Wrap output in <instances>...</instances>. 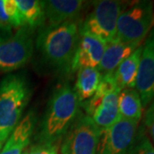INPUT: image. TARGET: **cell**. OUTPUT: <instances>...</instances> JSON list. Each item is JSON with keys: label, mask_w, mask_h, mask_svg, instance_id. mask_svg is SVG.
Masks as SVG:
<instances>
[{"label": "cell", "mask_w": 154, "mask_h": 154, "mask_svg": "<svg viewBox=\"0 0 154 154\" xmlns=\"http://www.w3.org/2000/svg\"><path fill=\"white\" fill-rule=\"evenodd\" d=\"M107 43L92 34L80 33L72 63V73L82 68H98Z\"/></svg>", "instance_id": "cell-10"}, {"label": "cell", "mask_w": 154, "mask_h": 154, "mask_svg": "<svg viewBox=\"0 0 154 154\" xmlns=\"http://www.w3.org/2000/svg\"><path fill=\"white\" fill-rule=\"evenodd\" d=\"M86 3L82 0L44 1L45 22L46 26L55 27L79 19Z\"/></svg>", "instance_id": "cell-11"}, {"label": "cell", "mask_w": 154, "mask_h": 154, "mask_svg": "<svg viewBox=\"0 0 154 154\" xmlns=\"http://www.w3.org/2000/svg\"><path fill=\"white\" fill-rule=\"evenodd\" d=\"M133 154H154V147L146 135L140 134L137 146Z\"/></svg>", "instance_id": "cell-22"}, {"label": "cell", "mask_w": 154, "mask_h": 154, "mask_svg": "<svg viewBox=\"0 0 154 154\" xmlns=\"http://www.w3.org/2000/svg\"><path fill=\"white\" fill-rule=\"evenodd\" d=\"M142 103L140 94L134 88L122 90L118 96V110L121 118L140 122L142 116Z\"/></svg>", "instance_id": "cell-17"}, {"label": "cell", "mask_w": 154, "mask_h": 154, "mask_svg": "<svg viewBox=\"0 0 154 154\" xmlns=\"http://www.w3.org/2000/svg\"><path fill=\"white\" fill-rule=\"evenodd\" d=\"M154 24L153 5L140 1L120 14L116 24V39L125 44H141Z\"/></svg>", "instance_id": "cell-4"}, {"label": "cell", "mask_w": 154, "mask_h": 154, "mask_svg": "<svg viewBox=\"0 0 154 154\" xmlns=\"http://www.w3.org/2000/svg\"><path fill=\"white\" fill-rule=\"evenodd\" d=\"M81 103L75 89L64 84L57 88L49 99L41 120L38 143H60L80 114Z\"/></svg>", "instance_id": "cell-2"}, {"label": "cell", "mask_w": 154, "mask_h": 154, "mask_svg": "<svg viewBox=\"0 0 154 154\" xmlns=\"http://www.w3.org/2000/svg\"><path fill=\"white\" fill-rule=\"evenodd\" d=\"M80 23L69 22L38 29L36 47L45 63L63 75L72 73V63L80 38Z\"/></svg>", "instance_id": "cell-1"}, {"label": "cell", "mask_w": 154, "mask_h": 154, "mask_svg": "<svg viewBox=\"0 0 154 154\" xmlns=\"http://www.w3.org/2000/svg\"><path fill=\"white\" fill-rule=\"evenodd\" d=\"M60 143H38L37 142L33 146L24 150L22 154H57Z\"/></svg>", "instance_id": "cell-21"}, {"label": "cell", "mask_w": 154, "mask_h": 154, "mask_svg": "<svg viewBox=\"0 0 154 154\" xmlns=\"http://www.w3.org/2000/svg\"><path fill=\"white\" fill-rule=\"evenodd\" d=\"M22 14L25 25L32 29L45 25L44 1L38 0H15Z\"/></svg>", "instance_id": "cell-18"}, {"label": "cell", "mask_w": 154, "mask_h": 154, "mask_svg": "<svg viewBox=\"0 0 154 154\" xmlns=\"http://www.w3.org/2000/svg\"><path fill=\"white\" fill-rule=\"evenodd\" d=\"M4 9L12 28H20L26 26L21 12L15 0H4Z\"/></svg>", "instance_id": "cell-19"}, {"label": "cell", "mask_w": 154, "mask_h": 154, "mask_svg": "<svg viewBox=\"0 0 154 154\" xmlns=\"http://www.w3.org/2000/svg\"><path fill=\"white\" fill-rule=\"evenodd\" d=\"M123 11V4L115 0L94 2L93 10L79 25L80 33L92 34L106 43L115 40L118 17Z\"/></svg>", "instance_id": "cell-5"}, {"label": "cell", "mask_w": 154, "mask_h": 154, "mask_svg": "<svg viewBox=\"0 0 154 154\" xmlns=\"http://www.w3.org/2000/svg\"><path fill=\"white\" fill-rule=\"evenodd\" d=\"M100 129L93 119L80 112L63 139L62 154H97Z\"/></svg>", "instance_id": "cell-8"}, {"label": "cell", "mask_w": 154, "mask_h": 154, "mask_svg": "<svg viewBox=\"0 0 154 154\" xmlns=\"http://www.w3.org/2000/svg\"><path fill=\"white\" fill-rule=\"evenodd\" d=\"M141 52L142 45H140L131 55L122 62L113 73L117 88L120 91L126 88H135Z\"/></svg>", "instance_id": "cell-15"}, {"label": "cell", "mask_w": 154, "mask_h": 154, "mask_svg": "<svg viewBox=\"0 0 154 154\" xmlns=\"http://www.w3.org/2000/svg\"><path fill=\"white\" fill-rule=\"evenodd\" d=\"M139 122L120 118L100 130L97 154H133L140 136Z\"/></svg>", "instance_id": "cell-7"}, {"label": "cell", "mask_w": 154, "mask_h": 154, "mask_svg": "<svg viewBox=\"0 0 154 154\" xmlns=\"http://www.w3.org/2000/svg\"><path fill=\"white\" fill-rule=\"evenodd\" d=\"M116 90H119V89L117 88V86H116V83L115 79L113 76V73L102 75L99 87L97 88L96 93L94 94V96L102 98L106 94H110Z\"/></svg>", "instance_id": "cell-20"}, {"label": "cell", "mask_w": 154, "mask_h": 154, "mask_svg": "<svg viewBox=\"0 0 154 154\" xmlns=\"http://www.w3.org/2000/svg\"><path fill=\"white\" fill-rule=\"evenodd\" d=\"M101 77L102 75L97 68H82L77 70V80L74 89L81 104L94 96Z\"/></svg>", "instance_id": "cell-16"}, {"label": "cell", "mask_w": 154, "mask_h": 154, "mask_svg": "<svg viewBox=\"0 0 154 154\" xmlns=\"http://www.w3.org/2000/svg\"><path fill=\"white\" fill-rule=\"evenodd\" d=\"M11 26L4 9V0H0V29L11 30Z\"/></svg>", "instance_id": "cell-24"}, {"label": "cell", "mask_w": 154, "mask_h": 154, "mask_svg": "<svg viewBox=\"0 0 154 154\" xmlns=\"http://www.w3.org/2000/svg\"><path fill=\"white\" fill-rule=\"evenodd\" d=\"M36 123L33 111L28 112L11 133L0 154H22L28 147L33 136Z\"/></svg>", "instance_id": "cell-12"}, {"label": "cell", "mask_w": 154, "mask_h": 154, "mask_svg": "<svg viewBox=\"0 0 154 154\" xmlns=\"http://www.w3.org/2000/svg\"><path fill=\"white\" fill-rule=\"evenodd\" d=\"M140 44H125L118 40H113L107 43L104 55L98 66L101 75L112 74L123 60L133 53Z\"/></svg>", "instance_id": "cell-13"}, {"label": "cell", "mask_w": 154, "mask_h": 154, "mask_svg": "<svg viewBox=\"0 0 154 154\" xmlns=\"http://www.w3.org/2000/svg\"><path fill=\"white\" fill-rule=\"evenodd\" d=\"M29 85L19 75H9L0 82V152L22 120L30 100Z\"/></svg>", "instance_id": "cell-3"}, {"label": "cell", "mask_w": 154, "mask_h": 154, "mask_svg": "<svg viewBox=\"0 0 154 154\" xmlns=\"http://www.w3.org/2000/svg\"><path fill=\"white\" fill-rule=\"evenodd\" d=\"M120 90L106 94L100 99L94 113L90 116L100 130L112 126L121 116L118 110V96Z\"/></svg>", "instance_id": "cell-14"}, {"label": "cell", "mask_w": 154, "mask_h": 154, "mask_svg": "<svg viewBox=\"0 0 154 154\" xmlns=\"http://www.w3.org/2000/svg\"><path fill=\"white\" fill-rule=\"evenodd\" d=\"M33 49V29L28 26L10 36H0V71L11 72L25 66L32 58Z\"/></svg>", "instance_id": "cell-6"}, {"label": "cell", "mask_w": 154, "mask_h": 154, "mask_svg": "<svg viewBox=\"0 0 154 154\" xmlns=\"http://www.w3.org/2000/svg\"><path fill=\"white\" fill-rule=\"evenodd\" d=\"M144 122L145 125L154 140V99L149 104L148 108L145 114Z\"/></svg>", "instance_id": "cell-23"}, {"label": "cell", "mask_w": 154, "mask_h": 154, "mask_svg": "<svg viewBox=\"0 0 154 154\" xmlns=\"http://www.w3.org/2000/svg\"><path fill=\"white\" fill-rule=\"evenodd\" d=\"M135 88L143 107H147L154 99V28L142 45Z\"/></svg>", "instance_id": "cell-9"}]
</instances>
